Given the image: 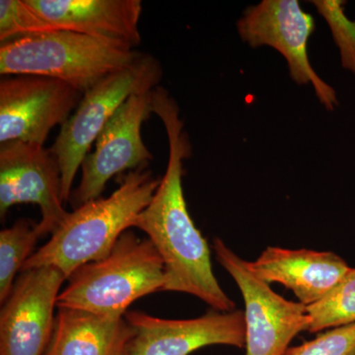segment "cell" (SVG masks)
<instances>
[{
  "instance_id": "1",
  "label": "cell",
  "mask_w": 355,
  "mask_h": 355,
  "mask_svg": "<svg viewBox=\"0 0 355 355\" xmlns=\"http://www.w3.org/2000/svg\"><path fill=\"white\" fill-rule=\"evenodd\" d=\"M151 110L164 125L169 158L164 176L135 227L146 233L162 258L164 291L190 294L211 309L232 312L235 302L217 282L209 244L196 227L184 200L183 160L190 157L191 149L179 106L164 87L158 86L151 92Z\"/></svg>"
},
{
  "instance_id": "6",
  "label": "cell",
  "mask_w": 355,
  "mask_h": 355,
  "mask_svg": "<svg viewBox=\"0 0 355 355\" xmlns=\"http://www.w3.org/2000/svg\"><path fill=\"white\" fill-rule=\"evenodd\" d=\"M216 260L227 270L245 302L246 355H284L301 331L309 330L307 306L287 300L257 277L221 239L214 240Z\"/></svg>"
},
{
  "instance_id": "9",
  "label": "cell",
  "mask_w": 355,
  "mask_h": 355,
  "mask_svg": "<svg viewBox=\"0 0 355 355\" xmlns=\"http://www.w3.org/2000/svg\"><path fill=\"white\" fill-rule=\"evenodd\" d=\"M151 92L130 96L100 133L94 151L81 164L80 182L69 200L73 209L101 198L112 178L146 167L153 160L141 137L142 125L153 114Z\"/></svg>"
},
{
  "instance_id": "16",
  "label": "cell",
  "mask_w": 355,
  "mask_h": 355,
  "mask_svg": "<svg viewBox=\"0 0 355 355\" xmlns=\"http://www.w3.org/2000/svg\"><path fill=\"white\" fill-rule=\"evenodd\" d=\"M41 237L38 223L27 218L18 219L11 227L0 232V303L10 295L28 259L34 254L35 245Z\"/></svg>"
},
{
  "instance_id": "4",
  "label": "cell",
  "mask_w": 355,
  "mask_h": 355,
  "mask_svg": "<svg viewBox=\"0 0 355 355\" xmlns=\"http://www.w3.org/2000/svg\"><path fill=\"white\" fill-rule=\"evenodd\" d=\"M141 53L79 33L53 30L1 43L0 74L49 77L85 93L105 77L132 65Z\"/></svg>"
},
{
  "instance_id": "2",
  "label": "cell",
  "mask_w": 355,
  "mask_h": 355,
  "mask_svg": "<svg viewBox=\"0 0 355 355\" xmlns=\"http://www.w3.org/2000/svg\"><path fill=\"white\" fill-rule=\"evenodd\" d=\"M160 180L146 167L130 171L108 198H96L69 212L50 240L34 252L21 272L55 266L67 279L77 268L112 251L153 200Z\"/></svg>"
},
{
  "instance_id": "5",
  "label": "cell",
  "mask_w": 355,
  "mask_h": 355,
  "mask_svg": "<svg viewBox=\"0 0 355 355\" xmlns=\"http://www.w3.org/2000/svg\"><path fill=\"white\" fill-rule=\"evenodd\" d=\"M162 77L160 62L142 53L132 65L110 74L83 93L76 111L60 127L49 148L62 173L64 202H69L74 179L91 146L116 112L130 96L158 87Z\"/></svg>"
},
{
  "instance_id": "10",
  "label": "cell",
  "mask_w": 355,
  "mask_h": 355,
  "mask_svg": "<svg viewBox=\"0 0 355 355\" xmlns=\"http://www.w3.org/2000/svg\"><path fill=\"white\" fill-rule=\"evenodd\" d=\"M22 203L39 205L41 237L53 234L69 211L64 207L62 173L50 149L11 141L0 144V218Z\"/></svg>"
},
{
  "instance_id": "8",
  "label": "cell",
  "mask_w": 355,
  "mask_h": 355,
  "mask_svg": "<svg viewBox=\"0 0 355 355\" xmlns=\"http://www.w3.org/2000/svg\"><path fill=\"white\" fill-rule=\"evenodd\" d=\"M243 41L253 48L268 46L286 58L289 76L300 85L311 84L320 102L329 111L338 106L335 89L324 83L308 57V40L315 30L311 14L301 8L297 0H263L250 6L238 21Z\"/></svg>"
},
{
  "instance_id": "11",
  "label": "cell",
  "mask_w": 355,
  "mask_h": 355,
  "mask_svg": "<svg viewBox=\"0 0 355 355\" xmlns=\"http://www.w3.org/2000/svg\"><path fill=\"white\" fill-rule=\"evenodd\" d=\"M67 279L55 266L21 272L0 312V355H44Z\"/></svg>"
},
{
  "instance_id": "19",
  "label": "cell",
  "mask_w": 355,
  "mask_h": 355,
  "mask_svg": "<svg viewBox=\"0 0 355 355\" xmlns=\"http://www.w3.org/2000/svg\"><path fill=\"white\" fill-rule=\"evenodd\" d=\"M312 3L330 27L333 38L340 50L343 69L355 74V21L349 19L345 15V1L314 0Z\"/></svg>"
},
{
  "instance_id": "17",
  "label": "cell",
  "mask_w": 355,
  "mask_h": 355,
  "mask_svg": "<svg viewBox=\"0 0 355 355\" xmlns=\"http://www.w3.org/2000/svg\"><path fill=\"white\" fill-rule=\"evenodd\" d=\"M307 309L310 333L355 323V268H350L321 300Z\"/></svg>"
},
{
  "instance_id": "18",
  "label": "cell",
  "mask_w": 355,
  "mask_h": 355,
  "mask_svg": "<svg viewBox=\"0 0 355 355\" xmlns=\"http://www.w3.org/2000/svg\"><path fill=\"white\" fill-rule=\"evenodd\" d=\"M55 29L27 0L0 1V42L25 38Z\"/></svg>"
},
{
  "instance_id": "20",
  "label": "cell",
  "mask_w": 355,
  "mask_h": 355,
  "mask_svg": "<svg viewBox=\"0 0 355 355\" xmlns=\"http://www.w3.org/2000/svg\"><path fill=\"white\" fill-rule=\"evenodd\" d=\"M284 355H355V323L331 329L314 340L291 347Z\"/></svg>"
},
{
  "instance_id": "15",
  "label": "cell",
  "mask_w": 355,
  "mask_h": 355,
  "mask_svg": "<svg viewBox=\"0 0 355 355\" xmlns=\"http://www.w3.org/2000/svg\"><path fill=\"white\" fill-rule=\"evenodd\" d=\"M133 336L125 317L58 308L44 355H130Z\"/></svg>"
},
{
  "instance_id": "14",
  "label": "cell",
  "mask_w": 355,
  "mask_h": 355,
  "mask_svg": "<svg viewBox=\"0 0 355 355\" xmlns=\"http://www.w3.org/2000/svg\"><path fill=\"white\" fill-rule=\"evenodd\" d=\"M249 266L266 284L286 286L307 307L321 300L352 268L333 252L279 247L266 248Z\"/></svg>"
},
{
  "instance_id": "3",
  "label": "cell",
  "mask_w": 355,
  "mask_h": 355,
  "mask_svg": "<svg viewBox=\"0 0 355 355\" xmlns=\"http://www.w3.org/2000/svg\"><path fill=\"white\" fill-rule=\"evenodd\" d=\"M67 280L58 308L125 317L137 299L164 291L165 266L148 238L128 230L106 257L77 268Z\"/></svg>"
},
{
  "instance_id": "12",
  "label": "cell",
  "mask_w": 355,
  "mask_h": 355,
  "mask_svg": "<svg viewBox=\"0 0 355 355\" xmlns=\"http://www.w3.org/2000/svg\"><path fill=\"white\" fill-rule=\"evenodd\" d=\"M125 317L135 331L130 355H190L211 345H246L241 310L210 309L203 316L186 320L164 319L140 311H128Z\"/></svg>"
},
{
  "instance_id": "7",
  "label": "cell",
  "mask_w": 355,
  "mask_h": 355,
  "mask_svg": "<svg viewBox=\"0 0 355 355\" xmlns=\"http://www.w3.org/2000/svg\"><path fill=\"white\" fill-rule=\"evenodd\" d=\"M73 86L49 77L20 74L0 81V144L43 146L51 130L69 120L83 99Z\"/></svg>"
},
{
  "instance_id": "13",
  "label": "cell",
  "mask_w": 355,
  "mask_h": 355,
  "mask_svg": "<svg viewBox=\"0 0 355 355\" xmlns=\"http://www.w3.org/2000/svg\"><path fill=\"white\" fill-rule=\"evenodd\" d=\"M57 30L133 49L141 42L140 0H27Z\"/></svg>"
}]
</instances>
